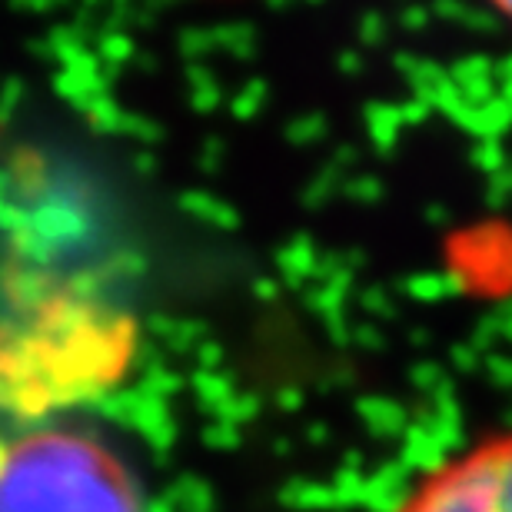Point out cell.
Here are the masks:
<instances>
[{"label":"cell","instance_id":"2","mask_svg":"<svg viewBox=\"0 0 512 512\" xmlns=\"http://www.w3.org/2000/svg\"><path fill=\"white\" fill-rule=\"evenodd\" d=\"M0 512H143L137 479L94 436L44 429L4 446Z\"/></svg>","mask_w":512,"mask_h":512},{"label":"cell","instance_id":"1","mask_svg":"<svg viewBox=\"0 0 512 512\" xmlns=\"http://www.w3.org/2000/svg\"><path fill=\"white\" fill-rule=\"evenodd\" d=\"M140 326L100 276L57 253L0 256V413L44 419L107 396L137 363Z\"/></svg>","mask_w":512,"mask_h":512},{"label":"cell","instance_id":"4","mask_svg":"<svg viewBox=\"0 0 512 512\" xmlns=\"http://www.w3.org/2000/svg\"><path fill=\"white\" fill-rule=\"evenodd\" d=\"M486 4L493 7V10H499V14H503L512 24V0H486Z\"/></svg>","mask_w":512,"mask_h":512},{"label":"cell","instance_id":"5","mask_svg":"<svg viewBox=\"0 0 512 512\" xmlns=\"http://www.w3.org/2000/svg\"><path fill=\"white\" fill-rule=\"evenodd\" d=\"M4 446H7V443H4V439H0V456H4Z\"/></svg>","mask_w":512,"mask_h":512},{"label":"cell","instance_id":"3","mask_svg":"<svg viewBox=\"0 0 512 512\" xmlns=\"http://www.w3.org/2000/svg\"><path fill=\"white\" fill-rule=\"evenodd\" d=\"M386 512H512V426L486 429L436 456Z\"/></svg>","mask_w":512,"mask_h":512}]
</instances>
